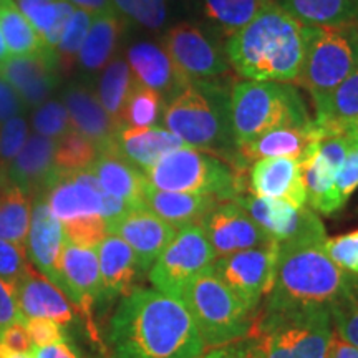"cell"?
Segmentation results:
<instances>
[{
    "mask_svg": "<svg viewBox=\"0 0 358 358\" xmlns=\"http://www.w3.org/2000/svg\"><path fill=\"white\" fill-rule=\"evenodd\" d=\"M113 358H201L206 345L179 299L158 290L127 294L110 324Z\"/></svg>",
    "mask_w": 358,
    "mask_h": 358,
    "instance_id": "6da1fadb",
    "label": "cell"
},
{
    "mask_svg": "<svg viewBox=\"0 0 358 358\" xmlns=\"http://www.w3.org/2000/svg\"><path fill=\"white\" fill-rule=\"evenodd\" d=\"M224 52L243 78L297 82L306 55L303 24L275 0H268L248 25L227 37Z\"/></svg>",
    "mask_w": 358,
    "mask_h": 358,
    "instance_id": "7a4b0ae2",
    "label": "cell"
},
{
    "mask_svg": "<svg viewBox=\"0 0 358 358\" xmlns=\"http://www.w3.org/2000/svg\"><path fill=\"white\" fill-rule=\"evenodd\" d=\"M231 90L221 82H192L166 103L164 128L185 143L227 161L243 174V159L231 128Z\"/></svg>",
    "mask_w": 358,
    "mask_h": 358,
    "instance_id": "3957f363",
    "label": "cell"
},
{
    "mask_svg": "<svg viewBox=\"0 0 358 358\" xmlns=\"http://www.w3.org/2000/svg\"><path fill=\"white\" fill-rule=\"evenodd\" d=\"M325 243L279 245L274 284L266 308L330 307L345 285L348 272L327 256Z\"/></svg>",
    "mask_w": 358,
    "mask_h": 358,
    "instance_id": "277c9868",
    "label": "cell"
},
{
    "mask_svg": "<svg viewBox=\"0 0 358 358\" xmlns=\"http://www.w3.org/2000/svg\"><path fill=\"white\" fill-rule=\"evenodd\" d=\"M249 337L262 358H327L334 324L329 307L264 308Z\"/></svg>",
    "mask_w": 358,
    "mask_h": 358,
    "instance_id": "5b68a950",
    "label": "cell"
},
{
    "mask_svg": "<svg viewBox=\"0 0 358 358\" xmlns=\"http://www.w3.org/2000/svg\"><path fill=\"white\" fill-rule=\"evenodd\" d=\"M231 128L237 148L272 129L307 127L306 101L289 83L243 80L231 88Z\"/></svg>",
    "mask_w": 358,
    "mask_h": 358,
    "instance_id": "8992f818",
    "label": "cell"
},
{
    "mask_svg": "<svg viewBox=\"0 0 358 358\" xmlns=\"http://www.w3.org/2000/svg\"><path fill=\"white\" fill-rule=\"evenodd\" d=\"M179 301L189 312L206 347L237 342L252 330V312L214 274L213 267L192 279Z\"/></svg>",
    "mask_w": 358,
    "mask_h": 358,
    "instance_id": "52a82bcc",
    "label": "cell"
},
{
    "mask_svg": "<svg viewBox=\"0 0 358 358\" xmlns=\"http://www.w3.org/2000/svg\"><path fill=\"white\" fill-rule=\"evenodd\" d=\"M151 186L163 191L213 196L219 201H234L243 194V174L216 156L182 146L146 169Z\"/></svg>",
    "mask_w": 358,
    "mask_h": 358,
    "instance_id": "ba28073f",
    "label": "cell"
},
{
    "mask_svg": "<svg viewBox=\"0 0 358 358\" xmlns=\"http://www.w3.org/2000/svg\"><path fill=\"white\" fill-rule=\"evenodd\" d=\"M306 55L297 83L312 101L329 95L358 65V25H303Z\"/></svg>",
    "mask_w": 358,
    "mask_h": 358,
    "instance_id": "9c48e42d",
    "label": "cell"
},
{
    "mask_svg": "<svg viewBox=\"0 0 358 358\" xmlns=\"http://www.w3.org/2000/svg\"><path fill=\"white\" fill-rule=\"evenodd\" d=\"M216 257L201 226L182 227L151 267L150 280L158 292L181 299L189 282L211 267Z\"/></svg>",
    "mask_w": 358,
    "mask_h": 358,
    "instance_id": "30bf717a",
    "label": "cell"
},
{
    "mask_svg": "<svg viewBox=\"0 0 358 358\" xmlns=\"http://www.w3.org/2000/svg\"><path fill=\"white\" fill-rule=\"evenodd\" d=\"M277 256L279 245L272 243L266 248L219 256L211 267L231 292L254 313L274 284Z\"/></svg>",
    "mask_w": 358,
    "mask_h": 358,
    "instance_id": "8fae6325",
    "label": "cell"
},
{
    "mask_svg": "<svg viewBox=\"0 0 358 358\" xmlns=\"http://www.w3.org/2000/svg\"><path fill=\"white\" fill-rule=\"evenodd\" d=\"M277 245L295 243H325L327 234L313 209L295 208L279 199L239 194L234 199Z\"/></svg>",
    "mask_w": 358,
    "mask_h": 358,
    "instance_id": "7c38bea8",
    "label": "cell"
},
{
    "mask_svg": "<svg viewBox=\"0 0 358 358\" xmlns=\"http://www.w3.org/2000/svg\"><path fill=\"white\" fill-rule=\"evenodd\" d=\"M163 48L185 77L192 82H221L229 73L226 52L199 27L181 24L168 30Z\"/></svg>",
    "mask_w": 358,
    "mask_h": 358,
    "instance_id": "4fadbf2b",
    "label": "cell"
},
{
    "mask_svg": "<svg viewBox=\"0 0 358 358\" xmlns=\"http://www.w3.org/2000/svg\"><path fill=\"white\" fill-rule=\"evenodd\" d=\"M198 226L204 231L217 257L275 243L234 201L217 203Z\"/></svg>",
    "mask_w": 358,
    "mask_h": 358,
    "instance_id": "5bb4252c",
    "label": "cell"
},
{
    "mask_svg": "<svg viewBox=\"0 0 358 358\" xmlns=\"http://www.w3.org/2000/svg\"><path fill=\"white\" fill-rule=\"evenodd\" d=\"M60 62L55 50L42 48L24 57H8L0 65V78L15 90L24 105L38 106L58 83Z\"/></svg>",
    "mask_w": 358,
    "mask_h": 358,
    "instance_id": "9a60e30c",
    "label": "cell"
},
{
    "mask_svg": "<svg viewBox=\"0 0 358 358\" xmlns=\"http://www.w3.org/2000/svg\"><path fill=\"white\" fill-rule=\"evenodd\" d=\"M105 192L90 169L75 173L57 169L42 196L53 216L65 222L88 214H100Z\"/></svg>",
    "mask_w": 358,
    "mask_h": 358,
    "instance_id": "2e32d148",
    "label": "cell"
},
{
    "mask_svg": "<svg viewBox=\"0 0 358 358\" xmlns=\"http://www.w3.org/2000/svg\"><path fill=\"white\" fill-rule=\"evenodd\" d=\"M108 234H115L133 249L138 267L150 271L168 244L176 236V229L156 216L145 206L133 208L122 219L110 224Z\"/></svg>",
    "mask_w": 358,
    "mask_h": 358,
    "instance_id": "e0dca14e",
    "label": "cell"
},
{
    "mask_svg": "<svg viewBox=\"0 0 358 358\" xmlns=\"http://www.w3.org/2000/svg\"><path fill=\"white\" fill-rule=\"evenodd\" d=\"M65 236L62 222L53 216L43 196H35L32 208V221L27 237V252L32 259L34 266L42 271L58 289L64 292L62 279V250H64Z\"/></svg>",
    "mask_w": 358,
    "mask_h": 358,
    "instance_id": "ac0fdd59",
    "label": "cell"
},
{
    "mask_svg": "<svg viewBox=\"0 0 358 358\" xmlns=\"http://www.w3.org/2000/svg\"><path fill=\"white\" fill-rule=\"evenodd\" d=\"M62 279L64 294L87 317L90 330L92 325V307L101 297L100 264L95 249L80 248L65 241L62 250Z\"/></svg>",
    "mask_w": 358,
    "mask_h": 358,
    "instance_id": "d6986e66",
    "label": "cell"
},
{
    "mask_svg": "<svg viewBox=\"0 0 358 358\" xmlns=\"http://www.w3.org/2000/svg\"><path fill=\"white\" fill-rule=\"evenodd\" d=\"M249 189L257 198L279 199L303 208L307 192L299 159L264 158L250 166Z\"/></svg>",
    "mask_w": 358,
    "mask_h": 358,
    "instance_id": "ffe728a7",
    "label": "cell"
},
{
    "mask_svg": "<svg viewBox=\"0 0 358 358\" xmlns=\"http://www.w3.org/2000/svg\"><path fill=\"white\" fill-rule=\"evenodd\" d=\"M57 140L32 134L27 138L20 153L6 168L10 186L19 187L27 196H42L50 185L55 166Z\"/></svg>",
    "mask_w": 358,
    "mask_h": 358,
    "instance_id": "44dd1931",
    "label": "cell"
},
{
    "mask_svg": "<svg viewBox=\"0 0 358 358\" xmlns=\"http://www.w3.org/2000/svg\"><path fill=\"white\" fill-rule=\"evenodd\" d=\"M64 105L69 110L71 128L95 143L98 151L115 145L122 127L106 113L95 92L83 83H71L64 92Z\"/></svg>",
    "mask_w": 358,
    "mask_h": 358,
    "instance_id": "7402d4cb",
    "label": "cell"
},
{
    "mask_svg": "<svg viewBox=\"0 0 358 358\" xmlns=\"http://www.w3.org/2000/svg\"><path fill=\"white\" fill-rule=\"evenodd\" d=\"M128 65L136 82L163 95L166 103L181 93L187 80L163 47L150 42L134 43L128 50Z\"/></svg>",
    "mask_w": 358,
    "mask_h": 358,
    "instance_id": "603a6c76",
    "label": "cell"
},
{
    "mask_svg": "<svg viewBox=\"0 0 358 358\" xmlns=\"http://www.w3.org/2000/svg\"><path fill=\"white\" fill-rule=\"evenodd\" d=\"M17 302L25 320L42 317L60 325H69L73 320L71 303L66 301L65 294L30 262L17 284Z\"/></svg>",
    "mask_w": 358,
    "mask_h": 358,
    "instance_id": "cb8c5ba5",
    "label": "cell"
},
{
    "mask_svg": "<svg viewBox=\"0 0 358 358\" xmlns=\"http://www.w3.org/2000/svg\"><path fill=\"white\" fill-rule=\"evenodd\" d=\"M90 171L95 174L103 189L133 208L143 206V191L148 185L145 173L116 150V143L98 151V158Z\"/></svg>",
    "mask_w": 358,
    "mask_h": 358,
    "instance_id": "d4e9b609",
    "label": "cell"
},
{
    "mask_svg": "<svg viewBox=\"0 0 358 358\" xmlns=\"http://www.w3.org/2000/svg\"><path fill=\"white\" fill-rule=\"evenodd\" d=\"M141 201L146 209H150L156 216L166 221L176 231L199 224L214 206L221 203L213 196L163 191L151 186L150 182L145 186Z\"/></svg>",
    "mask_w": 358,
    "mask_h": 358,
    "instance_id": "484cf974",
    "label": "cell"
},
{
    "mask_svg": "<svg viewBox=\"0 0 358 358\" xmlns=\"http://www.w3.org/2000/svg\"><path fill=\"white\" fill-rule=\"evenodd\" d=\"M313 108L322 140L350 133L358 124V65L329 95L313 101Z\"/></svg>",
    "mask_w": 358,
    "mask_h": 358,
    "instance_id": "4316f807",
    "label": "cell"
},
{
    "mask_svg": "<svg viewBox=\"0 0 358 358\" xmlns=\"http://www.w3.org/2000/svg\"><path fill=\"white\" fill-rule=\"evenodd\" d=\"M182 146L185 143L163 127H122L116 133V150L143 173Z\"/></svg>",
    "mask_w": 358,
    "mask_h": 358,
    "instance_id": "83f0119b",
    "label": "cell"
},
{
    "mask_svg": "<svg viewBox=\"0 0 358 358\" xmlns=\"http://www.w3.org/2000/svg\"><path fill=\"white\" fill-rule=\"evenodd\" d=\"M322 141V134L313 120L307 127H289L272 129L256 140L239 146L243 164L264 158H294L299 159L313 143Z\"/></svg>",
    "mask_w": 358,
    "mask_h": 358,
    "instance_id": "f1b7e54d",
    "label": "cell"
},
{
    "mask_svg": "<svg viewBox=\"0 0 358 358\" xmlns=\"http://www.w3.org/2000/svg\"><path fill=\"white\" fill-rule=\"evenodd\" d=\"M101 275V299L111 301L127 295L138 272V262L133 249L122 237L108 234L96 248Z\"/></svg>",
    "mask_w": 358,
    "mask_h": 358,
    "instance_id": "f546056e",
    "label": "cell"
},
{
    "mask_svg": "<svg viewBox=\"0 0 358 358\" xmlns=\"http://www.w3.org/2000/svg\"><path fill=\"white\" fill-rule=\"evenodd\" d=\"M275 2L303 25H358V0H275Z\"/></svg>",
    "mask_w": 358,
    "mask_h": 358,
    "instance_id": "4dcf8cb0",
    "label": "cell"
},
{
    "mask_svg": "<svg viewBox=\"0 0 358 358\" xmlns=\"http://www.w3.org/2000/svg\"><path fill=\"white\" fill-rule=\"evenodd\" d=\"M42 38L43 45L55 50L75 7L66 0H13Z\"/></svg>",
    "mask_w": 358,
    "mask_h": 358,
    "instance_id": "1f68e13d",
    "label": "cell"
},
{
    "mask_svg": "<svg viewBox=\"0 0 358 358\" xmlns=\"http://www.w3.org/2000/svg\"><path fill=\"white\" fill-rule=\"evenodd\" d=\"M120 34H122V20L116 12L93 17L87 38L78 53L82 69L88 71L103 69L113 55Z\"/></svg>",
    "mask_w": 358,
    "mask_h": 358,
    "instance_id": "d6a6232c",
    "label": "cell"
},
{
    "mask_svg": "<svg viewBox=\"0 0 358 358\" xmlns=\"http://www.w3.org/2000/svg\"><path fill=\"white\" fill-rule=\"evenodd\" d=\"M0 34L7 45V50L13 57L32 55L47 48L13 0H0Z\"/></svg>",
    "mask_w": 358,
    "mask_h": 358,
    "instance_id": "836d02e7",
    "label": "cell"
},
{
    "mask_svg": "<svg viewBox=\"0 0 358 358\" xmlns=\"http://www.w3.org/2000/svg\"><path fill=\"white\" fill-rule=\"evenodd\" d=\"M134 77L128 62L122 57L111 60L103 71L98 85V100L111 118L123 127V110L127 105L129 90L133 87Z\"/></svg>",
    "mask_w": 358,
    "mask_h": 358,
    "instance_id": "e575fe53",
    "label": "cell"
},
{
    "mask_svg": "<svg viewBox=\"0 0 358 358\" xmlns=\"http://www.w3.org/2000/svg\"><path fill=\"white\" fill-rule=\"evenodd\" d=\"M30 221H32L30 198L19 187L10 186L0 199V239L27 248Z\"/></svg>",
    "mask_w": 358,
    "mask_h": 358,
    "instance_id": "d590c367",
    "label": "cell"
},
{
    "mask_svg": "<svg viewBox=\"0 0 358 358\" xmlns=\"http://www.w3.org/2000/svg\"><path fill=\"white\" fill-rule=\"evenodd\" d=\"M268 0H203L204 15L231 37L249 24Z\"/></svg>",
    "mask_w": 358,
    "mask_h": 358,
    "instance_id": "8d00e7d4",
    "label": "cell"
},
{
    "mask_svg": "<svg viewBox=\"0 0 358 358\" xmlns=\"http://www.w3.org/2000/svg\"><path fill=\"white\" fill-rule=\"evenodd\" d=\"M164 108L166 100L163 95L134 80L123 110V127H156V123L163 118Z\"/></svg>",
    "mask_w": 358,
    "mask_h": 358,
    "instance_id": "74e56055",
    "label": "cell"
},
{
    "mask_svg": "<svg viewBox=\"0 0 358 358\" xmlns=\"http://www.w3.org/2000/svg\"><path fill=\"white\" fill-rule=\"evenodd\" d=\"M332 324L343 340L358 347V274L348 272L345 285L329 307Z\"/></svg>",
    "mask_w": 358,
    "mask_h": 358,
    "instance_id": "f35d334b",
    "label": "cell"
},
{
    "mask_svg": "<svg viewBox=\"0 0 358 358\" xmlns=\"http://www.w3.org/2000/svg\"><path fill=\"white\" fill-rule=\"evenodd\" d=\"M98 158V148L87 136L71 129L57 140L55 166L65 173L90 169Z\"/></svg>",
    "mask_w": 358,
    "mask_h": 358,
    "instance_id": "ab89813d",
    "label": "cell"
},
{
    "mask_svg": "<svg viewBox=\"0 0 358 358\" xmlns=\"http://www.w3.org/2000/svg\"><path fill=\"white\" fill-rule=\"evenodd\" d=\"M93 17L95 15L80 10V8H75V12L71 13L69 24H66L64 30V35H62L60 42H58L55 48L60 66L70 69L73 65L75 58H78L80 48H82L85 38H87Z\"/></svg>",
    "mask_w": 358,
    "mask_h": 358,
    "instance_id": "60d3db41",
    "label": "cell"
},
{
    "mask_svg": "<svg viewBox=\"0 0 358 358\" xmlns=\"http://www.w3.org/2000/svg\"><path fill=\"white\" fill-rule=\"evenodd\" d=\"M65 241L80 248L95 249L108 236L106 222L100 214H88L62 222Z\"/></svg>",
    "mask_w": 358,
    "mask_h": 358,
    "instance_id": "b9f144b4",
    "label": "cell"
},
{
    "mask_svg": "<svg viewBox=\"0 0 358 358\" xmlns=\"http://www.w3.org/2000/svg\"><path fill=\"white\" fill-rule=\"evenodd\" d=\"M123 15L150 30H158L166 24V0H111Z\"/></svg>",
    "mask_w": 358,
    "mask_h": 358,
    "instance_id": "7bdbcfd3",
    "label": "cell"
},
{
    "mask_svg": "<svg viewBox=\"0 0 358 358\" xmlns=\"http://www.w3.org/2000/svg\"><path fill=\"white\" fill-rule=\"evenodd\" d=\"M34 128L37 134L58 140L64 134L71 131L69 110L62 101L52 100L43 103L34 115Z\"/></svg>",
    "mask_w": 358,
    "mask_h": 358,
    "instance_id": "ee69618b",
    "label": "cell"
},
{
    "mask_svg": "<svg viewBox=\"0 0 358 358\" xmlns=\"http://www.w3.org/2000/svg\"><path fill=\"white\" fill-rule=\"evenodd\" d=\"M27 138H29V124L22 116H13L6 123H2V128H0V166H8V163L20 153Z\"/></svg>",
    "mask_w": 358,
    "mask_h": 358,
    "instance_id": "f6af8a7d",
    "label": "cell"
},
{
    "mask_svg": "<svg viewBox=\"0 0 358 358\" xmlns=\"http://www.w3.org/2000/svg\"><path fill=\"white\" fill-rule=\"evenodd\" d=\"M324 249L327 256L340 268L350 274H358V229L334 239H327Z\"/></svg>",
    "mask_w": 358,
    "mask_h": 358,
    "instance_id": "bcb514c9",
    "label": "cell"
},
{
    "mask_svg": "<svg viewBox=\"0 0 358 358\" xmlns=\"http://www.w3.org/2000/svg\"><path fill=\"white\" fill-rule=\"evenodd\" d=\"M27 264L29 259L25 245L0 239V279L17 289V284L25 274Z\"/></svg>",
    "mask_w": 358,
    "mask_h": 358,
    "instance_id": "7dc6e473",
    "label": "cell"
},
{
    "mask_svg": "<svg viewBox=\"0 0 358 358\" xmlns=\"http://www.w3.org/2000/svg\"><path fill=\"white\" fill-rule=\"evenodd\" d=\"M358 189V148H352L345 163L340 168L334 181L335 201L340 209L345 206L350 196Z\"/></svg>",
    "mask_w": 358,
    "mask_h": 358,
    "instance_id": "c3c4849f",
    "label": "cell"
},
{
    "mask_svg": "<svg viewBox=\"0 0 358 358\" xmlns=\"http://www.w3.org/2000/svg\"><path fill=\"white\" fill-rule=\"evenodd\" d=\"M25 329L29 334L30 342L35 348H42L53 343L65 342V334L62 330V325L57 324L55 320L42 319V317H35V319L25 320Z\"/></svg>",
    "mask_w": 358,
    "mask_h": 358,
    "instance_id": "681fc988",
    "label": "cell"
},
{
    "mask_svg": "<svg viewBox=\"0 0 358 358\" xmlns=\"http://www.w3.org/2000/svg\"><path fill=\"white\" fill-rule=\"evenodd\" d=\"M34 350L29 334H27L25 324L8 325L6 330L0 332V358H13L17 355H24Z\"/></svg>",
    "mask_w": 358,
    "mask_h": 358,
    "instance_id": "f907efd6",
    "label": "cell"
},
{
    "mask_svg": "<svg viewBox=\"0 0 358 358\" xmlns=\"http://www.w3.org/2000/svg\"><path fill=\"white\" fill-rule=\"evenodd\" d=\"M22 322L25 324V319L22 317L19 302H17V289L7 284L6 280L0 279V332L6 330L8 325Z\"/></svg>",
    "mask_w": 358,
    "mask_h": 358,
    "instance_id": "816d5d0a",
    "label": "cell"
},
{
    "mask_svg": "<svg viewBox=\"0 0 358 358\" xmlns=\"http://www.w3.org/2000/svg\"><path fill=\"white\" fill-rule=\"evenodd\" d=\"M203 358H262L254 340L249 337L227 343V345L216 347L214 350L203 355Z\"/></svg>",
    "mask_w": 358,
    "mask_h": 358,
    "instance_id": "f5cc1de1",
    "label": "cell"
},
{
    "mask_svg": "<svg viewBox=\"0 0 358 358\" xmlns=\"http://www.w3.org/2000/svg\"><path fill=\"white\" fill-rule=\"evenodd\" d=\"M22 105L24 103L15 93V90L0 78V123H6L13 116H19L22 108H24Z\"/></svg>",
    "mask_w": 358,
    "mask_h": 358,
    "instance_id": "db71d44e",
    "label": "cell"
},
{
    "mask_svg": "<svg viewBox=\"0 0 358 358\" xmlns=\"http://www.w3.org/2000/svg\"><path fill=\"white\" fill-rule=\"evenodd\" d=\"M34 358H80L66 342H58L53 345H47L32 350Z\"/></svg>",
    "mask_w": 358,
    "mask_h": 358,
    "instance_id": "11a10c76",
    "label": "cell"
},
{
    "mask_svg": "<svg viewBox=\"0 0 358 358\" xmlns=\"http://www.w3.org/2000/svg\"><path fill=\"white\" fill-rule=\"evenodd\" d=\"M327 358H358V347L348 343L334 330L332 342H330Z\"/></svg>",
    "mask_w": 358,
    "mask_h": 358,
    "instance_id": "9f6ffc18",
    "label": "cell"
},
{
    "mask_svg": "<svg viewBox=\"0 0 358 358\" xmlns=\"http://www.w3.org/2000/svg\"><path fill=\"white\" fill-rule=\"evenodd\" d=\"M73 7L85 10L92 15H101V13H111L116 12L111 0H66Z\"/></svg>",
    "mask_w": 358,
    "mask_h": 358,
    "instance_id": "6f0895ef",
    "label": "cell"
},
{
    "mask_svg": "<svg viewBox=\"0 0 358 358\" xmlns=\"http://www.w3.org/2000/svg\"><path fill=\"white\" fill-rule=\"evenodd\" d=\"M8 187H10V182H8L6 168L0 166V199L3 198V194L8 191Z\"/></svg>",
    "mask_w": 358,
    "mask_h": 358,
    "instance_id": "680465c9",
    "label": "cell"
},
{
    "mask_svg": "<svg viewBox=\"0 0 358 358\" xmlns=\"http://www.w3.org/2000/svg\"><path fill=\"white\" fill-rule=\"evenodd\" d=\"M8 57H10V53H8L7 45H6V42H3L2 34H0V65H2Z\"/></svg>",
    "mask_w": 358,
    "mask_h": 358,
    "instance_id": "91938a15",
    "label": "cell"
},
{
    "mask_svg": "<svg viewBox=\"0 0 358 358\" xmlns=\"http://www.w3.org/2000/svg\"><path fill=\"white\" fill-rule=\"evenodd\" d=\"M348 136H350V141H352L353 148H358V124L352 129L350 133H348Z\"/></svg>",
    "mask_w": 358,
    "mask_h": 358,
    "instance_id": "94428289",
    "label": "cell"
},
{
    "mask_svg": "<svg viewBox=\"0 0 358 358\" xmlns=\"http://www.w3.org/2000/svg\"><path fill=\"white\" fill-rule=\"evenodd\" d=\"M13 358H34V355H32V352H30V353H24V355H17Z\"/></svg>",
    "mask_w": 358,
    "mask_h": 358,
    "instance_id": "6125c7cd",
    "label": "cell"
},
{
    "mask_svg": "<svg viewBox=\"0 0 358 358\" xmlns=\"http://www.w3.org/2000/svg\"><path fill=\"white\" fill-rule=\"evenodd\" d=\"M173 2H182V0H173Z\"/></svg>",
    "mask_w": 358,
    "mask_h": 358,
    "instance_id": "be15d7a7",
    "label": "cell"
}]
</instances>
